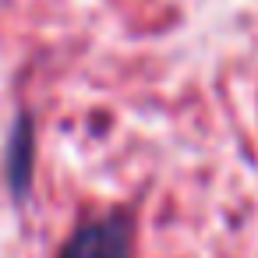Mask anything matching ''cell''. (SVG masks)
I'll use <instances>...</instances> for the list:
<instances>
[{"label": "cell", "instance_id": "cell-1", "mask_svg": "<svg viewBox=\"0 0 258 258\" xmlns=\"http://www.w3.org/2000/svg\"><path fill=\"white\" fill-rule=\"evenodd\" d=\"M60 258H135V219L117 209L82 223L60 247Z\"/></svg>", "mask_w": 258, "mask_h": 258}, {"label": "cell", "instance_id": "cell-2", "mask_svg": "<svg viewBox=\"0 0 258 258\" xmlns=\"http://www.w3.org/2000/svg\"><path fill=\"white\" fill-rule=\"evenodd\" d=\"M11 184L22 195L29 187V173H32V135H29V120H22L18 138H15V156H11Z\"/></svg>", "mask_w": 258, "mask_h": 258}]
</instances>
